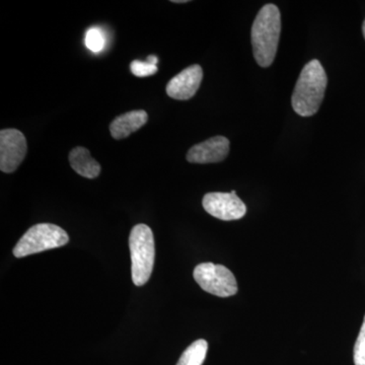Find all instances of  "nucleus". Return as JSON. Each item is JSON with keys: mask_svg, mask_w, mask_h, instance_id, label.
<instances>
[{"mask_svg": "<svg viewBox=\"0 0 365 365\" xmlns=\"http://www.w3.org/2000/svg\"><path fill=\"white\" fill-rule=\"evenodd\" d=\"M280 33L279 9L275 4H266L255 19L251 33L254 57L261 67H269L273 63L279 44Z\"/></svg>", "mask_w": 365, "mask_h": 365, "instance_id": "obj_1", "label": "nucleus"}, {"mask_svg": "<svg viewBox=\"0 0 365 365\" xmlns=\"http://www.w3.org/2000/svg\"><path fill=\"white\" fill-rule=\"evenodd\" d=\"M328 78L319 60L314 59L304 67L294 93L292 108L302 117L314 116L319 111L325 96Z\"/></svg>", "mask_w": 365, "mask_h": 365, "instance_id": "obj_2", "label": "nucleus"}, {"mask_svg": "<svg viewBox=\"0 0 365 365\" xmlns=\"http://www.w3.org/2000/svg\"><path fill=\"white\" fill-rule=\"evenodd\" d=\"M129 248L132 261V280L136 287H143L150 280L155 265V239L150 227L141 223L132 228Z\"/></svg>", "mask_w": 365, "mask_h": 365, "instance_id": "obj_3", "label": "nucleus"}, {"mask_svg": "<svg viewBox=\"0 0 365 365\" xmlns=\"http://www.w3.org/2000/svg\"><path fill=\"white\" fill-rule=\"evenodd\" d=\"M68 242V235L63 228L52 223H39L26 230L14 247V255L16 258H24L66 246Z\"/></svg>", "mask_w": 365, "mask_h": 365, "instance_id": "obj_4", "label": "nucleus"}, {"mask_svg": "<svg viewBox=\"0 0 365 365\" xmlns=\"http://www.w3.org/2000/svg\"><path fill=\"white\" fill-rule=\"evenodd\" d=\"M194 279L204 292L216 297H232L237 292L234 274L222 265L213 263L199 264L194 269Z\"/></svg>", "mask_w": 365, "mask_h": 365, "instance_id": "obj_5", "label": "nucleus"}, {"mask_svg": "<svg viewBox=\"0 0 365 365\" xmlns=\"http://www.w3.org/2000/svg\"><path fill=\"white\" fill-rule=\"evenodd\" d=\"M28 150L26 137L16 129L0 132V170L11 174L20 167Z\"/></svg>", "mask_w": 365, "mask_h": 365, "instance_id": "obj_6", "label": "nucleus"}, {"mask_svg": "<svg viewBox=\"0 0 365 365\" xmlns=\"http://www.w3.org/2000/svg\"><path fill=\"white\" fill-rule=\"evenodd\" d=\"M202 204L206 212L225 222L241 220L247 212L246 205L237 196L235 191L230 193L215 192L206 194Z\"/></svg>", "mask_w": 365, "mask_h": 365, "instance_id": "obj_7", "label": "nucleus"}, {"mask_svg": "<svg viewBox=\"0 0 365 365\" xmlns=\"http://www.w3.org/2000/svg\"><path fill=\"white\" fill-rule=\"evenodd\" d=\"M203 78L202 67L195 64L187 67L173 78L165 88L168 96L175 100L187 101L193 98Z\"/></svg>", "mask_w": 365, "mask_h": 365, "instance_id": "obj_8", "label": "nucleus"}, {"mask_svg": "<svg viewBox=\"0 0 365 365\" xmlns=\"http://www.w3.org/2000/svg\"><path fill=\"white\" fill-rule=\"evenodd\" d=\"M230 153V140L225 136H215L196 144L187 153L191 163H212L225 160Z\"/></svg>", "mask_w": 365, "mask_h": 365, "instance_id": "obj_9", "label": "nucleus"}, {"mask_svg": "<svg viewBox=\"0 0 365 365\" xmlns=\"http://www.w3.org/2000/svg\"><path fill=\"white\" fill-rule=\"evenodd\" d=\"M148 120V113L143 111V110L128 112L117 117L112 122L110 125V132H111L113 138L118 139V140L126 138L133 132L144 126Z\"/></svg>", "mask_w": 365, "mask_h": 365, "instance_id": "obj_10", "label": "nucleus"}, {"mask_svg": "<svg viewBox=\"0 0 365 365\" xmlns=\"http://www.w3.org/2000/svg\"><path fill=\"white\" fill-rule=\"evenodd\" d=\"M69 163L71 168L79 175V176L95 179L101 174V165L91 157L90 150L85 148H73L69 153Z\"/></svg>", "mask_w": 365, "mask_h": 365, "instance_id": "obj_11", "label": "nucleus"}, {"mask_svg": "<svg viewBox=\"0 0 365 365\" xmlns=\"http://www.w3.org/2000/svg\"><path fill=\"white\" fill-rule=\"evenodd\" d=\"M207 341L197 340L182 352L177 365H202L207 355Z\"/></svg>", "mask_w": 365, "mask_h": 365, "instance_id": "obj_12", "label": "nucleus"}, {"mask_svg": "<svg viewBox=\"0 0 365 365\" xmlns=\"http://www.w3.org/2000/svg\"><path fill=\"white\" fill-rule=\"evenodd\" d=\"M85 43L86 48L91 52L98 53L103 51L106 45V38L102 30L98 28H91L86 34Z\"/></svg>", "mask_w": 365, "mask_h": 365, "instance_id": "obj_13", "label": "nucleus"}, {"mask_svg": "<svg viewBox=\"0 0 365 365\" xmlns=\"http://www.w3.org/2000/svg\"><path fill=\"white\" fill-rule=\"evenodd\" d=\"M130 69L132 73L137 78H148L157 73L158 68L157 66H153L150 62L140 61V60H134L131 62Z\"/></svg>", "mask_w": 365, "mask_h": 365, "instance_id": "obj_14", "label": "nucleus"}, {"mask_svg": "<svg viewBox=\"0 0 365 365\" xmlns=\"http://www.w3.org/2000/svg\"><path fill=\"white\" fill-rule=\"evenodd\" d=\"M354 364L365 365V317L354 346Z\"/></svg>", "mask_w": 365, "mask_h": 365, "instance_id": "obj_15", "label": "nucleus"}, {"mask_svg": "<svg viewBox=\"0 0 365 365\" xmlns=\"http://www.w3.org/2000/svg\"><path fill=\"white\" fill-rule=\"evenodd\" d=\"M148 61L153 64V66H158V58L157 56H155V55H150V56H148Z\"/></svg>", "mask_w": 365, "mask_h": 365, "instance_id": "obj_16", "label": "nucleus"}, {"mask_svg": "<svg viewBox=\"0 0 365 365\" xmlns=\"http://www.w3.org/2000/svg\"><path fill=\"white\" fill-rule=\"evenodd\" d=\"M173 2H175V4H186L187 0H173Z\"/></svg>", "mask_w": 365, "mask_h": 365, "instance_id": "obj_17", "label": "nucleus"}, {"mask_svg": "<svg viewBox=\"0 0 365 365\" xmlns=\"http://www.w3.org/2000/svg\"><path fill=\"white\" fill-rule=\"evenodd\" d=\"M362 32H364V36L365 38V20H364V26H362Z\"/></svg>", "mask_w": 365, "mask_h": 365, "instance_id": "obj_18", "label": "nucleus"}]
</instances>
